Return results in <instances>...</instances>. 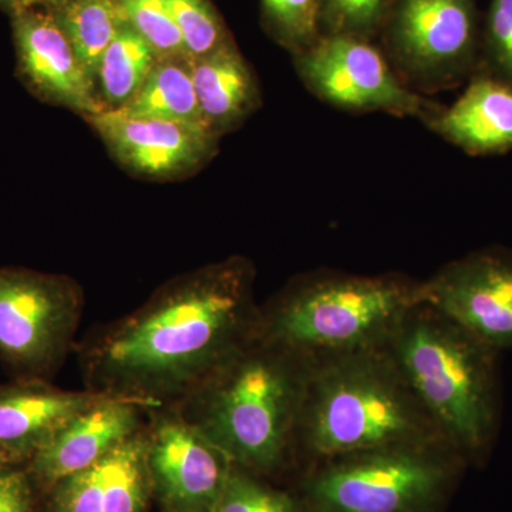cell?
I'll list each match as a JSON object with an SVG mask.
<instances>
[{
  "label": "cell",
  "instance_id": "cell-1",
  "mask_svg": "<svg viewBox=\"0 0 512 512\" xmlns=\"http://www.w3.org/2000/svg\"><path fill=\"white\" fill-rule=\"evenodd\" d=\"M255 271L231 258L192 272L77 343L87 390L174 407L256 335Z\"/></svg>",
  "mask_w": 512,
  "mask_h": 512
},
{
  "label": "cell",
  "instance_id": "cell-2",
  "mask_svg": "<svg viewBox=\"0 0 512 512\" xmlns=\"http://www.w3.org/2000/svg\"><path fill=\"white\" fill-rule=\"evenodd\" d=\"M311 359L255 335L173 409L234 466L272 473L295 453Z\"/></svg>",
  "mask_w": 512,
  "mask_h": 512
},
{
  "label": "cell",
  "instance_id": "cell-3",
  "mask_svg": "<svg viewBox=\"0 0 512 512\" xmlns=\"http://www.w3.org/2000/svg\"><path fill=\"white\" fill-rule=\"evenodd\" d=\"M311 357L295 451L318 463L376 448L450 446L389 346Z\"/></svg>",
  "mask_w": 512,
  "mask_h": 512
},
{
  "label": "cell",
  "instance_id": "cell-4",
  "mask_svg": "<svg viewBox=\"0 0 512 512\" xmlns=\"http://www.w3.org/2000/svg\"><path fill=\"white\" fill-rule=\"evenodd\" d=\"M387 346L447 443L467 464H483L501 427V353L424 303Z\"/></svg>",
  "mask_w": 512,
  "mask_h": 512
},
{
  "label": "cell",
  "instance_id": "cell-5",
  "mask_svg": "<svg viewBox=\"0 0 512 512\" xmlns=\"http://www.w3.org/2000/svg\"><path fill=\"white\" fill-rule=\"evenodd\" d=\"M417 303L419 281L406 276L316 272L261 308L256 336L309 356L379 348Z\"/></svg>",
  "mask_w": 512,
  "mask_h": 512
},
{
  "label": "cell",
  "instance_id": "cell-6",
  "mask_svg": "<svg viewBox=\"0 0 512 512\" xmlns=\"http://www.w3.org/2000/svg\"><path fill=\"white\" fill-rule=\"evenodd\" d=\"M467 461L447 444H410L318 461L301 512H439Z\"/></svg>",
  "mask_w": 512,
  "mask_h": 512
},
{
  "label": "cell",
  "instance_id": "cell-7",
  "mask_svg": "<svg viewBox=\"0 0 512 512\" xmlns=\"http://www.w3.org/2000/svg\"><path fill=\"white\" fill-rule=\"evenodd\" d=\"M483 16L477 0H393L376 43L410 89L447 92L481 62Z\"/></svg>",
  "mask_w": 512,
  "mask_h": 512
},
{
  "label": "cell",
  "instance_id": "cell-8",
  "mask_svg": "<svg viewBox=\"0 0 512 512\" xmlns=\"http://www.w3.org/2000/svg\"><path fill=\"white\" fill-rule=\"evenodd\" d=\"M83 305L69 276L0 268V360L15 380L50 382L76 349Z\"/></svg>",
  "mask_w": 512,
  "mask_h": 512
},
{
  "label": "cell",
  "instance_id": "cell-9",
  "mask_svg": "<svg viewBox=\"0 0 512 512\" xmlns=\"http://www.w3.org/2000/svg\"><path fill=\"white\" fill-rule=\"evenodd\" d=\"M293 57L306 89L336 109L392 114L424 124L443 107L410 89L373 40L320 36Z\"/></svg>",
  "mask_w": 512,
  "mask_h": 512
},
{
  "label": "cell",
  "instance_id": "cell-10",
  "mask_svg": "<svg viewBox=\"0 0 512 512\" xmlns=\"http://www.w3.org/2000/svg\"><path fill=\"white\" fill-rule=\"evenodd\" d=\"M419 303L497 352L512 350V248L491 245L447 262L419 282Z\"/></svg>",
  "mask_w": 512,
  "mask_h": 512
},
{
  "label": "cell",
  "instance_id": "cell-11",
  "mask_svg": "<svg viewBox=\"0 0 512 512\" xmlns=\"http://www.w3.org/2000/svg\"><path fill=\"white\" fill-rule=\"evenodd\" d=\"M150 416L144 434L151 491L167 512H211L234 464L173 407Z\"/></svg>",
  "mask_w": 512,
  "mask_h": 512
},
{
  "label": "cell",
  "instance_id": "cell-12",
  "mask_svg": "<svg viewBox=\"0 0 512 512\" xmlns=\"http://www.w3.org/2000/svg\"><path fill=\"white\" fill-rule=\"evenodd\" d=\"M10 16L18 74L29 92L86 117L109 110L97 96L96 80L80 62L52 13L25 9Z\"/></svg>",
  "mask_w": 512,
  "mask_h": 512
},
{
  "label": "cell",
  "instance_id": "cell-13",
  "mask_svg": "<svg viewBox=\"0 0 512 512\" xmlns=\"http://www.w3.org/2000/svg\"><path fill=\"white\" fill-rule=\"evenodd\" d=\"M153 404L123 397H107L74 416L26 468L33 483L47 490L80 471L96 466L123 441L144 430V416Z\"/></svg>",
  "mask_w": 512,
  "mask_h": 512
},
{
  "label": "cell",
  "instance_id": "cell-14",
  "mask_svg": "<svg viewBox=\"0 0 512 512\" xmlns=\"http://www.w3.org/2000/svg\"><path fill=\"white\" fill-rule=\"evenodd\" d=\"M113 156L147 177H174L204 163L215 148L208 128L158 119H136L109 109L86 117Z\"/></svg>",
  "mask_w": 512,
  "mask_h": 512
},
{
  "label": "cell",
  "instance_id": "cell-15",
  "mask_svg": "<svg viewBox=\"0 0 512 512\" xmlns=\"http://www.w3.org/2000/svg\"><path fill=\"white\" fill-rule=\"evenodd\" d=\"M92 390H62L50 382L0 384V451L29 461L77 414L107 399Z\"/></svg>",
  "mask_w": 512,
  "mask_h": 512
},
{
  "label": "cell",
  "instance_id": "cell-16",
  "mask_svg": "<svg viewBox=\"0 0 512 512\" xmlns=\"http://www.w3.org/2000/svg\"><path fill=\"white\" fill-rule=\"evenodd\" d=\"M424 126L471 157L512 151V86L478 69L451 106L441 107Z\"/></svg>",
  "mask_w": 512,
  "mask_h": 512
},
{
  "label": "cell",
  "instance_id": "cell-17",
  "mask_svg": "<svg viewBox=\"0 0 512 512\" xmlns=\"http://www.w3.org/2000/svg\"><path fill=\"white\" fill-rule=\"evenodd\" d=\"M187 63L202 114L215 136L238 126L258 106V83L231 40Z\"/></svg>",
  "mask_w": 512,
  "mask_h": 512
},
{
  "label": "cell",
  "instance_id": "cell-18",
  "mask_svg": "<svg viewBox=\"0 0 512 512\" xmlns=\"http://www.w3.org/2000/svg\"><path fill=\"white\" fill-rule=\"evenodd\" d=\"M114 110L136 119L175 121L210 130L198 103L187 57H160L140 90Z\"/></svg>",
  "mask_w": 512,
  "mask_h": 512
},
{
  "label": "cell",
  "instance_id": "cell-19",
  "mask_svg": "<svg viewBox=\"0 0 512 512\" xmlns=\"http://www.w3.org/2000/svg\"><path fill=\"white\" fill-rule=\"evenodd\" d=\"M50 8L80 62L97 80L101 57L124 25L116 0H59Z\"/></svg>",
  "mask_w": 512,
  "mask_h": 512
},
{
  "label": "cell",
  "instance_id": "cell-20",
  "mask_svg": "<svg viewBox=\"0 0 512 512\" xmlns=\"http://www.w3.org/2000/svg\"><path fill=\"white\" fill-rule=\"evenodd\" d=\"M158 59L153 47L124 23L101 57L97 72L107 109L123 107L146 82Z\"/></svg>",
  "mask_w": 512,
  "mask_h": 512
},
{
  "label": "cell",
  "instance_id": "cell-21",
  "mask_svg": "<svg viewBox=\"0 0 512 512\" xmlns=\"http://www.w3.org/2000/svg\"><path fill=\"white\" fill-rule=\"evenodd\" d=\"M144 430L104 457V512H146L153 491Z\"/></svg>",
  "mask_w": 512,
  "mask_h": 512
},
{
  "label": "cell",
  "instance_id": "cell-22",
  "mask_svg": "<svg viewBox=\"0 0 512 512\" xmlns=\"http://www.w3.org/2000/svg\"><path fill=\"white\" fill-rule=\"evenodd\" d=\"M392 5L393 0H318L320 36L376 42Z\"/></svg>",
  "mask_w": 512,
  "mask_h": 512
},
{
  "label": "cell",
  "instance_id": "cell-23",
  "mask_svg": "<svg viewBox=\"0 0 512 512\" xmlns=\"http://www.w3.org/2000/svg\"><path fill=\"white\" fill-rule=\"evenodd\" d=\"M211 512H301L284 491L256 480L254 473L232 466Z\"/></svg>",
  "mask_w": 512,
  "mask_h": 512
},
{
  "label": "cell",
  "instance_id": "cell-24",
  "mask_svg": "<svg viewBox=\"0 0 512 512\" xmlns=\"http://www.w3.org/2000/svg\"><path fill=\"white\" fill-rule=\"evenodd\" d=\"M266 25L293 56L320 37L318 0H261Z\"/></svg>",
  "mask_w": 512,
  "mask_h": 512
},
{
  "label": "cell",
  "instance_id": "cell-25",
  "mask_svg": "<svg viewBox=\"0 0 512 512\" xmlns=\"http://www.w3.org/2000/svg\"><path fill=\"white\" fill-rule=\"evenodd\" d=\"M124 23L153 47L158 57H187L183 36L164 0H116Z\"/></svg>",
  "mask_w": 512,
  "mask_h": 512
},
{
  "label": "cell",
  "instance_id": "cell-26",
  "mask_svg": "<svg viewBox=\"0 0 512 512\" xmlns=\"http://www.w3.org/2000/svg\"><path fill=\"white\" fill-rule=\"evenodd\" d=\"M183 36L187 59L210 55L229 42L227 30L207 0H164Z\"/></svg>",
  "mask_w": 512,
  "mask_h": 512
},
{
  "label": "cell",
  "instance_id": "cell-27",
  "mask_svg": "<svg viewBox=\"0 0 512 512\" xmlns=\"http://www.w3.org/2000/svg\"><path fill=\"white\" fill-rule=\"evenodd\" d=\"M478 69L512 86V0H491L481 30Z\"/></svg>",
  "mask_w": 512,
  "mask_h": 512
},
{
  "label": "cell",
  "instance_id": "cell-28",
  "mask_svg": "<svg viewBox=\"0 0 512 512\" xmlns=\"http://www.w3.org/2000/svg\"><path fill=\"white\" fill-rule=\"evenodd\" d=\"M52 512H104V458L50 488Z\"/></svg>",
  "mask_w": 512,
  "mask_h": 512
},
{
  "label": "cell",
  "instance_id": "cell-29",
  "mask_svg": "<svg viewBox=\"0 0 512 512\" xmlns=\"http://www.w3.org/2000/svg\"><path fill=\"white\" fill-rule=\"evenodd\" d=\"M28 470H0V512H35V488Z\"/></svg>",
  "mask_w": 512,
  "mask_h": 512
},
{
  "label": "cell",
  "instance_id": "cell-30",
  "mask_svg": "<svg viewBox=\"0 0 512 512\" xmlns=\"http://www.w3.org/2000/svg\"><path fill=\"white\" fill-rule=\"evenodd\" d=\"M57 2L59 0H13V3H15L13 12H16V10L37 9L40 6H53Z\"/></svg>",
  "mask_w": 512,
  "mask_h": 512
},
{
  "label": "cell",
  "instance_id": "cell-31",
  "mask_svg": "<svg viewBox=\"0 0 512 512\" xmlns=\"http://www.w3.org/2000/svg\"><path fill=\"white\" fill-rule=\"evenodd\" d=\"M18 461L15 458L10 457L5 451H0V470L10 466H18Z\"/></svg>",
  "mask_w": 512,
  "mask_h": 512
},
{
  "label": "cell",
  "instance_id": "cell-32",
  "mask_svg": "<svg viewBox=\"0 0 512 512\" xmlns=\"http://www.w3.org/2000/svg\"><path fill=\"white\" fill-rule=\"evenodd\" d=\"M0 8L6 9L9 13H12L13 9H15V3H13V0H0Z\"/></svg>",
  "mask_w": 512,
  "mask_h": 512
}]
</instances>
